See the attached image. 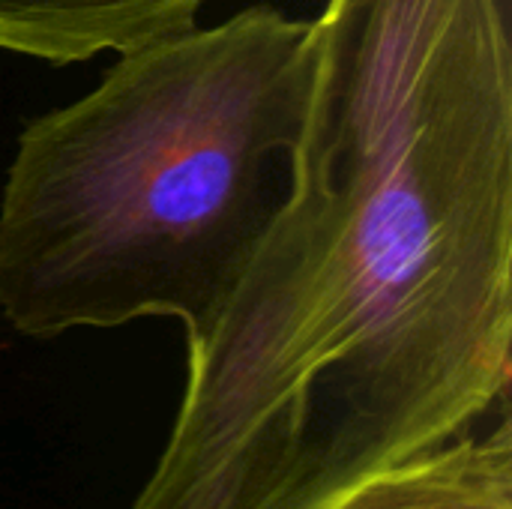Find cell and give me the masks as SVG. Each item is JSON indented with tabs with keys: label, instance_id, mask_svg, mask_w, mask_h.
<instances>
[{
	"label": "cell",
	"instance_id": "obj_1",
	"mask_svg": "<svg viewBox=\"0 0 512 509\" xmlns=\"http://www.w3.org/2000/svg\"><path fill=\"white\" fill-rule=\"evenodd\" d=\"M291 186L129 509H330L510 414L501 0H330Z\"/></svg>",
	"mask_w": 512,
	"mask_h": 509
},
{
	"label": "cell",
	"instance_id": "obj_2",
	"mask_svg": "<svg viewBox=\"0 0 512 509\" xmlns=\"http://www.w3.org/2000/svg\"><path fill=\"white\" fill-rule=\"evenodd\" d=\"M315 69V21L252 6L123 51L27 123L0 198L6 324L177 318L198 342L285 204Z\"/></svg>",
	"mask_w": 512,
	"mask_h": 509
},
{
	"label": "cell",
	"instance_id": "obj_3",
	"mask_svg": "<svg viewBox=\"0 0 512 509\" xmlns=\"http://www.w3.org/2000/svg\"><path fill=\"white\" fill-rule=\"evenodd\" d=\"M207 0H0V51L81 63L195 27Z\"/></svg>",
	"mask_w": 512,
	"mask_h": 509
},
{
	"label": "cell",
	"instance_id": "obj_4",
	"mask_svg": "<svg viewBox=\"0 0 512 509\" xmlns=\"http://www.w3.org/2000/svg\"><path fill=\"white\" fill-rule=\"evenodd\" d=\"M330 509H512V417L369 477Z\"/></svg>",
	"mask_w": 512,
	"mask_h": 509
}]
</instances>
